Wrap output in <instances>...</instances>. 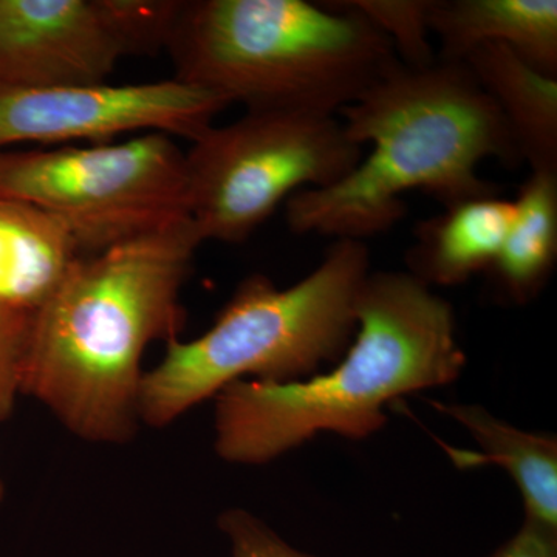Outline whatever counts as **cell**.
<instances>
[{"instance_id": "cell-1", "label": "cell", "mask_w": 557, "mask_h": 557, "mask_svg": "<svg viewBox=\"0 0 557 557\" xmlns=\"http://www.w3.org/2000/svg\"><path fill=\"white\" fill-rule=\"evenodd\" d=\"M203 244L193 220L84 256L35 313L22 395H30L89 443L137 434L141 359L178 339L183 285Z\"/></svg>"}, {"instance_id": "cell-2", "label": "cell", "mask_w": 557, "mask_h": 557, "mask_svg": "<svg viewBox=\"0 0 557 557\" xmlns=\"http://www.w3.org/2000/svg\"><path fill=\"white\" fill-rule=\"evenodd\" d=\"M336 362L309 379L239 380L220 391L215 454L260 467L321 434L372 437L391 403L460 379L467 354L448 300L410 273L370 271L357 300V332Z\"/></svg>"}, {"instance_id": "cell-3", "label": "cell", "mask_w": 557, "mask_h": 557, "mask_svg": "<svg viewBox=\"0 0 557 557\" xmlns=\"http://www.w3.org/2000/svg\"><path fill=\"white\" fill-rule=\"evenodd\" d=\"M338 119L370 153L335 185L289 197L293 233L366 242L405 219L406 193L423 190L443 207L498 196L480 177V164L522 161L500 112L461 62L399 64Z\"/></svg>"}, {"instance_id": "cell-4", "label": "cell", "mask_w": 557, "mask_h": 557, "mask_svg": "<svg viewBox=\"0 0 557 557\" xmlns=\"http://www.w3.org/2000/svg\"><path fill=\"white\" fill-rule=\"evenodd\" d=\"M166 49L175 79L230 104L336 116L401 64L344 0H189Z\"/></svg>"}, {"instance_id": "cell-5", "label": "cell", "mask_w": 557, "mask_h": 557, "mask_svg": "<svg viewBox=\"0 0 557 557\" xmlns=\"http://www.w3.org/2000/svg\"><path fill=\"white\" fill-rule=\"evenodd\" d=\"M370 274L366 242H333L317 269L287 288L252 274L199 338L166 344L139 387V423L170 426L239 380L288 383L343 357L357 332V300Z\"/></svg>"}, {"instance_id": "cell-6", "label": "cell", "mask_w": 557, "mask_h": 557, "mask_svg": "<svg viewBox=\"0 0 557 557\" xmlns=\"http://www.w3.org/2000/svg\"><path fill=\"white\" fill-rule=\"evenodd\" d=\"M0 196L60 219L84 256L190 220L186 156L161 132L89 148L0 152Z\"/></svg>"}, {"instance_id": "cell-7", "label": "cell", "mask_w": 557, "mask_h": 557, "mask_svg": "<svg viewBox=\"0 0 557 557\" xmlns=\"http://www.w3.org/2000/svg\"><path fill=\"white\" fill-rule=\"evenodd\" d=\"M185 156L190 220L201 240L223 244L247 240L282 201L335 185L364 157L338 116L298 110H247Z\"/></svg>"}, {"instance_id": "cell-8", "label": "cell", "mask_w": 557, "mask_h": 557, "mask_svg": "<svg viewBox=\"0 0 557 557\" xmlns=\"http://www.w3.org/2000/svg\"><path fill=\"white\" fill-rule=\"evenodd\" d=\"M230 102L178 79L129 86L0 87V152L16 143L102 141L134 131L196 139Z\"/></svg>"}, {"instance_id": "cell-9", "label": "cell", "mask_w": 557, "mask_h": 557, "mask_svg": "<svg viewBox=\"0 0 557 557\" xmlns=\"http://www.w3.org/2000/svg\"><path fill=\"white\" fill-rule=\"evenodd\" d=\"M124 40L108 0H0V87L108 84Z\"/></svg>"}, {"instance_id": "cell-10", "label": "cell", "mask_w": 557, "mask_h": 557, "mask_svg": "<svg viewBox=\"0 0 557 557\" xmlns=\"http://www.w3.org/2000/svg\"><path fill=\"white\" fill-rule=\"evenodd\" d=\"M429 27L440 61L463 62L485 44H502L557 78L556 0H432Z\"/></svg>"}, {"instance_id": "cell-11", "label": "cell", "mask_w": 557, "mask_h": 557, "mask_svg": "<svg viewBox=\"0 0 557 557\" xmlns=\"http://www.w3.org/2000/svg\"><path fill=\"white\" fill-rule=\"evenodd\" d=\"M83 258L60 219L0 196V302L36 313Z\"/></svg>"}, {"instance_id": "cell-12", "label": "cell", "mask_w": 557, "mask_h": 557, "mask_svg": "<svg viewBox=\"0 0 557 557\" xmlns=\"http://www.w3.org/2000/svg\"><path fill=\"white\" fill-rule=\"evenodd\" d=\"M515 215V201L478 197L445 207L418 223L406 256L409 271L428 287L465 284L496 262Z\"/></svg>"}, {"instance_id": "cell-13", "label": "cell", "mask_w": 557, "mask_h": 557, "mask_svg": "<svg viewBox=\"0 0 557 557\" xmlns=\"http://www.w3.org/2000/svg\"><path fill=\"white\" fill-rule=\"evenodd\" d=\"M461 64L500 112L520 159L531 171L557 172V78L502 44L478 47Z\"/></svg>"}, {"instance_id": "cell-14", "label": "cell", "mask_w": 557, "mask_h": 557, "mask_svg": "<svg viewBox=\"0 0 557 557\" xmlns=\"http://www.w3.org/2000/svg\"><path fill=\"white\" fill-rule=\"evenodd\" d=\"M474 438L480 461L504 468L522 494L525 520L557 530V442L494 417L479 405H438Z\"/></svg>"}, {"instance_id": "cell-15", "label": "cell", "mask_w": 557, "mask_h": 557, "mask_svg": "<svg viewBox=\"0 0 557 557\" xmlns=\"http://www.w3.org/2000/svg\"><path fill=\"white\" fill-rule=\"evenodd\" d=\"M490 270L512 302L525 304L552 276L557 259V172L530 171Z\"/></svg>"}, {"instance_id": "cell-16", "label": "cell", "mask_w": 557, "mask_h": 557, "mask_svg": "<svg viewBox=\"0 0 557 557\" xmlns=\"http://www.w3.org/2000/svg\"><path fill=\"white\" fill-rule=\"evenodd\" d=\"M346 2V0H344ZM432 0H347V5L383 33L406 67L434 64L429 10Z\"/></svg>"}, {"instance_id": "cell-17", "label": "cell", "mask_w": 557, "mask_h": 557, "mask_svg": "<svg viewBox=\"0 0 557 557\" xmlns=\"http://www.w3.org/2000/svg\"><path fill=\"white\" fill-rule=\"evenodd\" d=\"M127 54L166 47L182 10L175 0H108Z\"/></svg>"}, {"instance_id": "cell-18", "label": "cell", "mask_w": 557, "mask_h": 557, "mask_svg": "<svg viewBox=\"0 0 557 557\" xmlns=\"http://www.w3.org/2000/svg\"><path fill=\"white\" fill-rule=\"evenodd\" d=\"M35 313L0 302V421L9 420L22 391Z\"/></svg>"}, {"instance_id": "cell-19", "label": "cell", "mask_w": 557, "mask_h": 557, "mask_svg": "<svg viewBox=\"0 0 557 557\" xmlns=\"http://www.w3.org/2000/svg\"><path fill=\"white\" fill-rule=\"evenodd\" d=\"M218 527L228 539L231 557H319L293 547L273 528L244 508L223 511Z\"/></svg>"}, {"instance_id": "cell-20", "label": "cell", "mask_w": 557, "mask_h": 557, "mask_svg": "<svg viewBox=\"0 0 557 557\" xmlns=\"http://www.w3.org/2000/svg\"><path fill=\"white\" fill-rule=\"evenodd\" d=\"M485 557H557V530L523 520L515 536Z\"/></svg>"}, {"instance_id": "cell-21", "label": "cell", "mask_w": 557, "mask_h": 557, "mask_svg": "<svg viewBox=\"0 0 557 557\" xmlns=\"http://www.w3.org/2000/svg\"><path fill=\"white\" fill-rule=\"evenodd\" d=\"M3 498H5V485H3L2 478H0V505H2Z\"/></svg>"}]
</instances>
